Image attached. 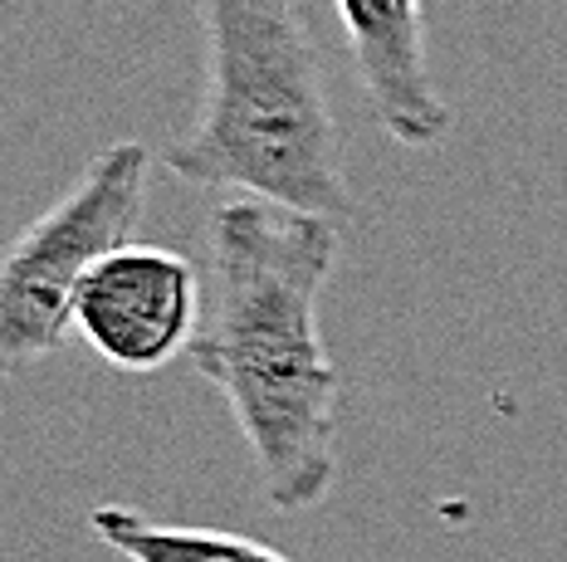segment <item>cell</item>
I'll list each match as a JSON object with an SVG mask.
<instances>
[{"label":"cell","mask_w":567,"mask_h":562,"mask_svg":"<svg viewBox=\"0 0 567 562\" xmlns=\"http://www.w3.org/2000/svg\"><path fill=\"white\" fill-rule=\"evenodd\" d=\"M338 220L226 196L206 226V319L192 367L220 392L275 513H309L338 485L348 386L323 343Z\"/></svg>","instance_id":"obj_1"},{"label":"cell","mask_w":567,"mask_h":562,"mask_svg":"<svg viewBox=\"0 0 567 562\" xmlns=\"http://www.w3.org/2000/svg\"><path fill=\"white\" fill-rule=\"evenodd\" d=\"M206 30L200 113L157 167L196 191L348 220L342 133L299 0H196Z\"/></svg>","instance_id":"obj_2"},{"label":"cell","mask_w":567,"mask_h":562,"mask_svg":"<svg viewBox=\"0 0 567 562\" xmlns=\"http://www.w3.org/2000/svg\"><path fill=\"white\" fill-rule=\"evenodd\" d=\"M152 167V147L133 137L99 147L74 186L0 250V382L74 337L79 284L99 254L137 236Z\"/></svg>","instance_id":"obj_3"},{"label":"cell","mask_w":567,"mask_h":562,"mask_svg":"<svg viewBox=\"0 0 567 562\" xmlns=\"http://www.w3.org/2000/svg\"><path fill=\"white\" fill-rule=\"evenodd\" d=\"M206 319V284L192 254L127 240L99 254L79 284L74 333L113 372L152 377L192 353Z\"/></svg>","instance_id":"obj_4"},{"label":"cell","mask_w":567,"mask_h":562,"mask_svg":"<svg viewBox=\"0 0 567 562\" xmlns=\"http://www.w3.org/2000/svg\"><path fill=\"white\" fill-rule=\"evenodd\" d=\"M333 10L377 127L396 147H441L455 108L431 79L421 0H333Z\"/></svg>","instance_id":"obj_5"},{"label":"cell","mask_w":567,"mask_h":562,"mask_svg":"<svg viewBox=\"0 0 567 562\" xmlns=\"http://www.w3.org/2000/svg\"><path fill=\"white\" fill-rule=\"evenodd\" d=\"M89 529L103 548H113L127 562H293L250 533L157 523L147 513L127 509V503H99V509H89Z\"/></svg>","instance_id":"obj_6"}]
</instances>
